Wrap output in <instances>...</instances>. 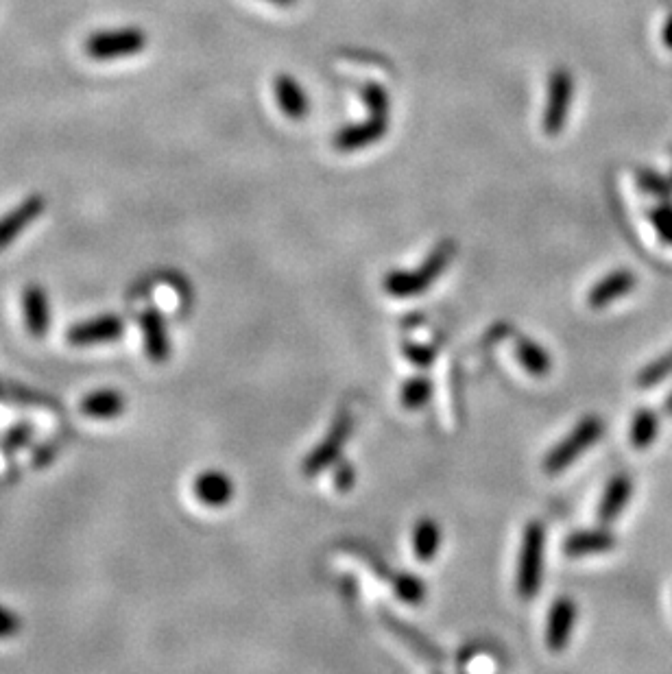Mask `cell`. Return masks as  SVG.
<instances>
[{
  "instance_id": "obj_1",
  "label": "cell",
  "mask_w": 672,
  "mask_h": 674,
  "mask_svg": "<svg viewBox=\"0 0 672 674\" xmlns=\"http://www.w3.org/2000/svg\"><path fill=\"white\" fill-rule=\"evenodd\" d=\"M456 254L454 240H441V243L430 251V256L419 264L413 271H391L382 282L384 293L391 297H417L426 293L428 288L435 284L443 271L450 267V262Z\"/></svg>"
},
{
  "instance_id": "obj_2",
  "label": "cell",
  "mask_w": 672,
  "mask_h": 674,
  "mask_svg": "<svg viewBox=\"0 0 672 674\" xmlns=\"http://www.w3.org/2000/svg\"><path fill=\"white\" fill-rule=\"evenodd\" d=\"M546 528L542 522H531L524 528L520 563H518V594L524 600H533L542 587L544 574Z\"/></svg>"
},
{
  "instance_id": "obj_3",
  "label": "cell",
  "mask_w": 672,
  "mask_h": 674,
  "mask_svg": "<svg viewBox=\"0 0 672 674\" xmlns=\"http://www.w3.org/2000/svg\"><path fill=\"white\" fill-rule=\"evenodd\" d=\"M603 428H605L603 421L596 415L581 419L570 435L566 439H561L555 448L546 454L544 472L550 476L566 472L581 454H585L600 437H603Z\"/></svg>"
},
{
  "instance_id": "obj_4",
  "label": "cell",
  "mask_w": 672,
  "mask_h": 674,
  "mask_svg": "<svg viewBox=\"0 0 672 674\" xmlns=\"http://www.w3.org/2000/svg\"><path fill=\"white\" fill-rule=\"evenodd\" d=\"M147 33L138 27H125L114 31H99L92 33L86 40V53L92 59H118V57H131L142 53L147 48Z\"/></svg>"
},
{
  "instance_id": "obj_5",
  "label": "cell",
  "mask_w": 672,
  "mask_h": 674,
  "mask_svg": "<svg viewBox=\"0 0 672 674\" xmlns=\"http://www.w3.org/2000/svg\"><path fill=\"white\" fill-rule=\"evenodd\" d=\"M352 428H354L352 415L343 413V415L336 417V421L332 424V428H330V432L326 435V439H323L321 443H317V448L312 450L306 456V459H304V463H302L304 476L315 478L321 472H326V469L334 467L336 461L341 459L345 443H347V439H350V435H352Z\"/></svg>"
},
{
  "instance_id": "obj_6",
  "label": "cell",
  "mask_w": 672,
  "mask_h": 674,
  "mask_svg": "<svg viewBox=\"0 0 672 674\" xmlns=\"http://www.w3.org/2000/svg\"><path fill=\"white\" fill-rule=\"evenodd\" d=\"M574 101V77L566 68L552 70L548 79V101L544 112V131L548 136H559L568 125L570 107Z\"/></svg>"
},
{
  "instance_id": "obj_7",
  "label": "cell",
  "mask_w": 672,
  "mask_h": 674,
  "mask_svg": "<svg viewBox=\"0 0 672 674\" xmlns=\"http://www.w3.org/2000/svg\"><path fill=\"white\" fill-rule=\"evenodd\" d=\"M125 332V321L118 315H101L88 321H81L77 326H72L66 334L70 345L75 347H88L99 345L107 341H116Z\"/></svg>"
},
{
  "instance_id": "obj_8",
  "label": "cell",
  "mask_w": 672,
  "mask_h": 674,
  "mask_svg": "<svg viewBox=\"0 0 672 674\" xmlns=\"http://www.w3.org/2000/svg\"><path fill=\"white\" fill-rule=\"evenodd\" d=\"M46 210V199L42 195H31L24 201H20L18 206L7 212L5 216H0V249L9 247L14 240L27 230V227L38 219L40 214Z\"/></svg>"
},
{
  "instance_id": "obj_9",
  "label": "cell",
  "mask_w": 672,
  "mask_h": 674,
  "mask_svg": "<svg viewBox=\"0 0 672 674\" xmlns=\"http://www.w3.org/2000/svg\"><path fill=\"white\" fill-rule=\"evenodd\" d=\"M574 622H576L574 600L570 596L557 598L548 613V627H546V644L550 651L555 653L566 651L574 631Z\"/></svg>"
},
{
  "instance_id": "obj_10",
  "label": "cell",
  "mask_w": 672,
  "mask_h": 674,
  "mask_svg": "<svg viewBox=\"0 0 672 674\" xmlns=\"http://www.w3.org/2000/svg\"><path fill=\"white\" fill-rule=\"evenodd\" d=\"M389 129V118H378V116H369L365 123L350 125L341 129L339 134L334 136V147L343 151V153H352L369 147V144H376L384 138Z\"/></svg>"
},
{
  "instance_id": "obj_11",
  "label": "cell",
  "mask_w": 672,
  "mask_h": 674,
  "mask_svg": "<svg viewBox=\"0 0 672 674\" xmlns=\"http://www.w3.org/2000/svg\"><path fill=\"white\" fill-rule=\"evenodd\" d=\"M192 491H195V496L201 504H206V507H212V509H221L232 502L236 489H234L232 478L225 472H219V469H208V472H203L195 478Z\"/></svg>"
},
{
  "instance_id": "obj_12",
  "label": "cell",
  "mask_w": 672,
  "mask_h": 674,
  "mask_svg": "<svg viewBox=\"0 0 672 674\" xmlns=\"http://www.w3.org/2000/svg\"><path fill=\"white\" fill-rule=\"evenodd\" d=\"M635 286H638V278H635L629 269L611 271L607 278L596 282L590 288V293H587V304L596 310L607 308L609 304L618 302V299L627 297Z\"/></svg>"
},
{
  "instance_id": "obj_13",
  "label": "cell",
  "mask_w": 672,
  "mask_h": 674,
  "mask_svg": "<svg viewBox=\"0 0 672 674\" xmlns=\"http://www.w3.org/2000/svg\"><path fill=\"white\" fill-rule=\"evenodd\" d=\"M616 537L607 528H587V531H576L563 541V555L579 559L587 555H603L611 548H616Z\"/></svg>"
},
{
  "instance_id": "obj_14",
  "label": "cell",
  "mask_w": 672,
  "mask_h": 674,
  "mask_svg": "<svg viewBox=\"0 0 672 674\" xmlns=\"http://www.w3.org/2000/svg\"><path fill=\"white\" fill-rule=\"evenodd\" d=\"M633 496V480L627 474H618L609 480L605 487L603 500L598 504V522L600 526L614 524Z\"/></svg>"
},
{
  "instance_id": "obj_15",
  "label": "cell",
  "mask_w": 672,
  "mask_h": 674,
  "mask_svg": "<svg viewBox=\"0 0 672 674\" xmlns=\"http://www.w3.org/2000/svg\"><path fill=\"white\" fill-rule=\"evenodd\" d=\"M144 334V349L155 365H162L171 356V339H168L166 319L158 310H147L140 319Z\"/></svg>"
},
{
  "instance_id": "obj_16",
  "label": "cell",
  "mask_w": 672,
  "mask_h": 674,
  "mask_svg": "<svg viewBox=\"0 0 672 674\" xmlns=\"http://www.w3.org/2000/svg\"><path fill=\"white\" fill-rule=\"evenodd\" d=\"M24 317H27V328L33 336H44L51 326V304L42 286L29 284L22 295Z\"/></svg>"
},
{
  "instance_id": "obj_17",
  "label": "cell",
  "mask_w": 672,
  "mask_h": 674,
  "mask_svg": "<svg viewBox=\"0 0 672 674\" xmlns=\"http://www.w3.org/2000/svg\"><path fill=\"white\" fill-rule=\"evenodd\" d=\"M275 99H278L280 110L293 120L306 118L310 110V101L306 90L299 86V81L291 75L275 77Z\"/></svg>"
},
{
  "instance_id": "obj_18",
  "label": "cell",
  "mask_w": 672,
  "mask_h": 674,
  "mask_svg": "<svg viewBox=\"0 0 672 674\" xmlns=\"http://www.w3.org/2000/svg\"><path fill=\"white\" fill-rule=\"evenodd\" d=\"M127 400L116 389H101L81 400V413L92 419H116L125 413Z\"/></svg>"
},
{
  "instance_id": "obj_19",
  "label": "cell",
  "mask_w": 672,
  "mask_h": 674,
  "mask_svg": "<svg viewBox=\"0 0 672 674\" xmlns=\"http://www.w3.org/2000/svg\"><path fill=\"white\" fill-rule=\"evenodd\" d=\"M515 356H518L520 365L537 378L548 376L552 369L550 354L542 345L535 343L533 339H526V336H520V339L515 341Z\"/></svg>"
},
{
  "instance_id": "obj_20",
  "label": "cell",
  "mask_w": 672,
  "mask_h": 674,
  "mask_svg": "<svg viewBox=\"0 0 672 674\" xmlns=\"http://www.w3.org/2000/svg\"><path fill=\"white\" fill-rule=\"evenodd\" d=\"M657 435H659L657 411H653V408H640L631 421V430H629L631 445L635 450H646L655 443Z\"/></svg>"
},
{
  "instance_id": "obj_21",
  "label": "cell",
  "mask_w": 672,
  "mask_h": 674,
  "mask_svg": "<svg viewBox=\"0 0 672 674\" xmlns=\"http://www.w3.org/2000/svg\"><path fill=\"white\" fill-rule=\"evenodd\" d=\"M384 620H387L389 624V629H393L395 633H398L404 642H408L413 646V651L422 655L424 659L432 661V664H441V653H439V648L428 642V637L419 633L417 629L413 627H408V624H404L402 620H398L395 616H384Z\"/></svg>"
},
{
  "instance_id": "obj_22",
  "label": "cell",
  "mask_w": 672,
  "mask_h": 674,
  "mask_svg": "<svg viewBox=\"0 0 672 674\" xmlns=\"http://www.w3.org/2000/svg\"><path fill=\"white\" fill-rule=\"evenodd\" d=\"M441 546V528L435 520H426L419 522L415 526V533H413V548H415V557L419 561H432L437 555V550Z\"/></svg>"
},
{
  "instance_id": "obj_23",
  "label": "cell",
  "mask_w": 672,
  "mask_h": 674,
  "mask_svg": "<svg viewBox=\"0 0 672 674\" xmlns=\"http://www.w3.org/2000/svg\"><path fill=\"white\" fill-rule=\"evenodd\" d=\"M432 397V382L424 376H417L406 380L402 384V391H400V402L408 411H419V408H424Z\"/></svg>"
},
{
  "instance_id": "obj_24",
  "label": "cell",
  "mask_w": 672,
  "mask_h": 674,
  "mask_svg": "<svg viewBox=\"0 0 672 674\" xmlns=\"http://www.w3.org/2000/svg\"><path fill=\"white\" fill-rule=\"evenodd\" d=\"M672 376V349L659 358H655L653 363H648L640 373H638V387L640 389H653L657 384H662L666 378Z\"/></svg>"
},
{
  "instance_id": "obj_25",
  "label": "cell",
  "mask_w": 672,
  "mask_h": 674,
  "mask_svg": "<svg viewBox=\"0 0 672 674\" xmlns=\"http://www.w3.org/2000/svg\"><path fill=\"white\" fill-rule=\"evenodd\" d=\"M393 592L408 605H419L426 598V583L415 574H398L393 579Z\"/></svg>"
},
{
  "instance_id": "obj_26",
  "label": "cell",
  "mask_w": 672,
  "mask_h": 674,
  "mask_svg": "<svg viewBox=\"0 0 672 674\" xmlns=\"http://www.w3.org/2000/svg\"><path fill=\"white\" fill-rule=\"evenodd\" d=\"M363 101L369 110V116H378V118H389V110H391V99L387 90L378 83H367L363 88Z\"/></svg>"
},
{
  "instance_id": "obj_27",
  "label": "cell",
  "mask_w": 672,
  "mask_h": 674,
  "mask_svg": "<svg viewBox=\"0 0 672 674\" xmlns=\"http://www.w3.org/2000/svg\"><path fill=\"white\" fill-rule=\"evenodd\" d=\"M651 223L655 227V232L662 238V243L672 247V206L670 203H662L655 210H651Z\"/></svg>"
},
{
  "instance_id": "obj_28",
  "label": "cell",
  "mask_w": 672,
  "mask_h": 674,
  "mask_svg": "<svg viewBox=\"0 0 672 674\" xmlns=\"http://www.w3.org/2000/svg\"><path fill=\"white\" fill-rule=\"evenodd\" d=\"M33 437V426L31 424H16L11 430H7V435L3 439V452L5 454H14L16 450L24 448Z\"/></svg>"
},
{
  "instance_id": "obj_29",
  "label": "cell",
  "mask_w": 672,
  "mask_h": 674,
  "mask_svg": "<svg viewBox=\"0 0 672 674\" xmlns=\"http://www.w3.org/2000/svg\"><path fill=\"white\" fill-rule=\"evenodd\" d=\"M638 182H640V188L644 192H648V195H655V197H670L672 195V186L666 182V179H662L659 175L655 173H648V171H642L638 175Z\"/></svg>"
},
{
  "instance_id": "obj_30",
  "label": "cell",
  "mask_w": 672,
  "mask_h": 674,
  "mask_svg": "<svg viewBox=\"0 0 672 674\" xmlns=\"http://www.w3.org/2000/svg\"><path fill=\"white\" fill-rule=\"evenodd\" d=\"M404 356L411 360L413 365L417 367H430L432 363H435V349H432L430 345H419V343H406L404 345Z\"/></svg>"
},
{
  "instance_id": "obj_31",
  "label": "cell",
  "mask_w": 672,
  "mask_h": 674,
  "mask_svg": "<svg viewBox=\"0 0 672 674\" xmlns=\"http://www.w3.org/2000/svg\"><path fill=\"white\" fill-rule=\"evenodd\" d=\"M356 483V469L354 465L341 461L339 465H334V487L339 491H350Z\"/></svg>"
},
{
  "instance_id": "obj_32",
  "label": "cell",
  "mask_w": 672,
  "mask_h": 674,
  "mask_svg": "<svg viewBox=\"0 0 672 674\" xmlns=\"http://www.w3.org/2000/svg\"><path fill=\"white\" fill-rule=\"evenodd\" d=\"M20 629H22V620L18 618V613L7 607H0V640H3V637L16 635Z\"/></svg>"
},
{
  "instance_id": "obj_33",
  "label": "cell",
  "mask_w": 672,
  "mask_h": 674,
  "mask_svg": "<svg viewBox=\"0 0 672 674\" xmlns=\"http://www.w3.org/2000/svg\"><path fill=\"white\" fill-rule=\"evenodd\" d=\"M664 42L668 44V48H672V16L668 18L666 27H664Z\"/></svg>"
},
{
  "instance_id": "obj_34",
  "label": "cell",
  "mask_w": 672,
  "mask_h": 674,
  "mask_svg": "<svg viewBox=\"0 0 672 674\" xmlns=\"http://www.w3.org/2000/svg\"><path fill=\"white\" fill-rule=\"evenodd\" d=\"M664 413L672 417V391H670V395L664 400Z\"/></svg>"
},
{
  "instance_id": "obj_35",
  "label": "cell",
  "mask_w": 672,
  "mask_h": 674,
  "mask_svg": "<svg viewBox=\"0 0 672 674\" xmlns=\"http://www.w3.org/2000/svg\"><path fill=\"white\" fill-rule=\"evenodd\" d=\"M269 3H273V5H280V7H291V5H295V3H297V0H269Z\"/></svg>"
}]
</instances>
